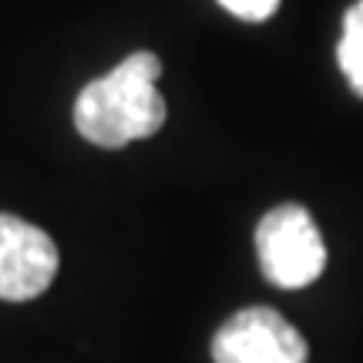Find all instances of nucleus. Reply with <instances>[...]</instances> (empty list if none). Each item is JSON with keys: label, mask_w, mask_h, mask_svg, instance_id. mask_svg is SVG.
<instances>
[{"label": "nucleus", "mask_w": 363, "mask_h": 363, "mask_svg": "<svg viewBox=\"0 0 363 363\" xmlns=\"http://www.w3.org/2000/svg\"><path fill=\"white\" fill-rule=\"evenodd\" d=\"M259 269L279 289H299L326 269V246L313 216L296 202L269 208L256 225Z\"/></svg>", "instance_id": "f03ea898"}, {"label": "nucleus", "mask_w": 363, "mask_h": 363, "mask_svg": "<svg viewBox=\"0 0 363 363\" xmlns=\"http://www.w3.org/2000/svg\"><path fill=\"white\" fill-rule=\"evenodd\" d=\"M216 363H306V337L269 306H246L212 337Z\"/></svg>", "instance_id": "7ed1b4c3"}, {"label": "nucleus", "mask_w": 363, "mask_h": 363, "mask_svg": "<svg viewBox=\"0 0 363 363\" xmlns=\"http://www.w3.org/2000/svg\"><path fill=\"white\" fill-rule=\"evenodd\" d=\"M61 266L57 246L34 222L0 212V299L27 303L54 283Z\"/></svg>", "instance_id": "20e7f679"}, {"label": "nucleus", "mask_w": 363, "mask_h": 363, "mask_svg": "<svg viewBox=\"0 0 363 363\" xmlns=\"http://www.w3.org/2000/svg\"><path fill=\"white\" fill-rule=\"evenodd\" d=\"M225 11L239 17V21H252V24H259L266 17H272V11L279 7V0H219Z\"/></svg>", "instance_id": "423d86ee"}, {"label": "nucleus", "mask_w": 363, "mask_h": 363, "mask_svg": "<svg viewBox=\"0 0 363 363\" xmlns=\"http://www.w3.org/2000/svg\"><path fill=\"white\" fill-rule=\"evenodd\" d=\"M340 71L347 74L350 88L363 98V0H357L343 17V38L337 48Z\"/></svg>", "instance_id": "39448f33"}, {"label": "nucleus", "mask_w": 363, "mask_h": 363, "mask_svg": "<svg viewBox=\"0 0 363 363\" xmlns=\"http://www.w3.org/2000/svg\"><path fill=\"white\" fill-rule=\"evenodd\" d=\"M162 61L152 51H135L108 74L84 84L74 101V128L98 148H125L152 138L165 125V98L158 94Z\"/></svg>", "instance_id": "f257e3e1"}]
</instances>
